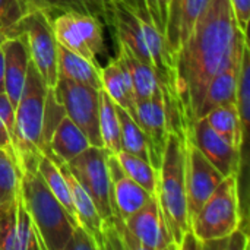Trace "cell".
<instances>
[{
    "mask_svg": "<svg viewBox=\"0 0 250 250\" xmlns=\"http://www.w3.org/2000/svg\"><path fill=\"white\" fill-rule=\"evenodd\" d=\"M37 170H38L40 176L42 177L45 186L54 195V198L64 207V209L69 212V215L76 221V214H75V207L72 202L69 185H67L60 167L51 158H48L47 155H42L40 163H38Z\"/></svg>",
    "mask_w": 250,
    "mask_h": 250,
    "instance_id": "cell-28",
    "label": "cell"
},
{
    "mask_svg": "<svg viewBox=\"0 0 250 250\" xmlns=\"http://www.w3.org/2000/svg\"><path fill=\"white\" fill-rule=\"evenodd\" d=\"M98 250L97 249V245L95 242L92 240V237L81 227V226H76L73 229V233L66 245L64 250Z\"/></svg>",
    "mask_w": 250,
    "mask_h": 250,
    "instance_id": "cell-34",
    "label": "cell"
},
{
    "mask_svg": "<svg viewBox=\"0 0 250 250\" xmlns=\"http://www.w3.org/2000/svg\"><path fill=\"white\" fill-rule=\"evenodd\" d=\"M51 28L57 44L98 64L105 56L103 19L83 12H62L51 16Z\"/></svg>",
    "mask_w": 250,
    "mask_h": 250,
    "instance_id": "cell-9",
    "label": "cell"
},
{
    "mask_svg": "<svg viewBox=\"0 0 250 250\" xmlns=\"http://www.w3.org/2000/svg\"><path fill=\"white\" fill-rule=\"evenodd\" d=\"M0 250H19L16 237V199L0 208Z\"/></svg>",
    "mask_w": 250,
    "mask_h": 250,
    "instance_id": "cell-32",
    "label": "cell"
},
{
    "mask_svg": "<svg viewBox=\"0 0 250 250\" xmlns=\"http://www.w3.org/2000/svg\"><path fill=\"white\" fill-rule=\"evenodd\" d=\"M107 164L110 174V204L114 215L113 229L120 239L123 221L133 212L141 209L154 195L148 193L144 188H141L138 183L126 176L116 155L108 154Z\"/></svg>",
    "mask_w": 250,
    "mask_h": 250,
    "instance_id": "cell-14",
    "label": "cell"
},
{
    "mask_svg": "<svg viewBox=\"0 0 250 250\" xmlns=\"http://www.w3.org/2000/svg\"><path fill=\"white\" fill-rule=\"evenodd\" d=\"M242 218L237 174H230L224 177L190 220V230L202 245L208 240L226 237L240 229Z\"/></svg>",
    "mask_w": 250,
    "mask_h": 250,
    "instance_id": "cell-7",
    "label": "cell"
},
{
    "mask_svg": "<svg viewBox=\"0 0 250 250\" xmlns=\"http://www.w3.org/2000/svg\"><path fill=\"white\" fill-rule=\"evenodd\" d=\"M117 117L120 123V139H122V151L130 152L141 158H145L151 163V144L144 130L135 122L132 114L120 107L116 105Z\"/></svg>",
    "mask_w": 250,
    "mask_h": 250,
    "instance_id": "cell-27",
    "label": "cell"
},
{
    "mask_svg": "<svg viewBox=\"0 0 250 250\" xmlns=\"http://www.w3.org/2000/svg\"><path fill=\"white\" fill-rule=\"evenodd\" d=\"M0 149L4 151L9 157H12L16 163V154H15V148L12 144V138L6 129L4 123L1 122V119H0Z\"/></svg>",
    "mask_w": 250,
    "mask_h": 250,
    "instance_id": "cell-36",
    "label": "cell"
},
{
    "mask_svg": "<svg viewBox=\"0 0 250 250\" xmlns=\"http://www.w3.org/2000/svg\"><path fill=\"white\" fill-rule=\"evenodd\" d=\"M98 126L103 148L108 154H117L122 151L120 139V123L117 117L116 104L107 95L104 89H100V111H98Z\"/></svg>",
    "mask_w": 250,
    "mask_h": 250,
    "instance_id": "cell-25",
    "label": "cell"
},
{
    "mask_svg": "<svg viewBox=\"0 0 250 250\" xmlns=\"http://www.w3.org/2000/svg\"><path fill=\"white\" fill-rule=\"evenodd\" d=\"M130 114L149 139L151 164L158 170L168 133H171L163 88L148 98H136Z\"/></svg>",
    "mask_w": 250,
    "mask_h": 250,
    "instance_id": "cell-13",
    "label": "cell"
},
{
    "mask_svg": "<svg viewBox=\"0 0 250 250\" xmlns=\"http://www.w3.org/2000/svg\"><path fill=\"white\" fill-rule=\"evenodd\" d=\"M125 1H126V3H127V0H125Z\"/></svg>",
    "mask_w": 250,
    "mask_h": 250,
    "instance_id": "cell-40",
    "label": "cell"
},
{
    "mask_svg": "<svg viewBox=\"0 0 250 250\" xmlns=\"http://www.w3.org/2000/svg\"><path fill=\"white\" fill-rule=\"evenodd\" d=\"M53 92L63 107L64 114L83 132L89 144L103 148L98 126L100 89L64 78H57Z\"/></svg>",
    "mask_w": 250,
    "mask_h": 250,
    "instance_id": "cell-11",
    "label": "cell"
},
{
    "mask_svg": "<svg viewBox=\"0 0 250 250\" xmlns=\"http://www.w3.org/2000/svg\"><path fill=\"white\" fill-rule=\"evenodd\" d=\"M204 117L220 136L227 139L240 152L243 151L245 142L242 139L240 122H239V113L236 104H224V105L214 107Z\"/></svg>",
    "mask_w": 250,
    "mask_h": 250,
    "instance_id": "cell-26",
    "label": "cell"
},
{
    "mask_svg": "<svg viewBox=\"0 0 250 250\" xmlns=\"http://www.w3.org/2000/svg\"><path fill=\"white\" fill-rule=\"evenodd\" d=\"M91 146L83 132L64 114L54 127L44 155L54 163H69Z\"/></svg>",
    "mask_w": 250,
    "mask_h": 250,
    "instance_id": "cell-20",
    "label": "cell"
},
{
    "mask_svg": "<svg viewBox=\"0 0 250 250\" xmlns=\"http://www.w3.org/2000/svg\"><path fill=\"white\" fill-rule=\"evenodd\" d=\"M234 19L237 22L239 29L248 35V28H249L250 19V0H230Z\"/></svg>",
    "mask_w": 250,
    "mask_h": 250,
    "instance_id": "cell-35",
    "label": "cell"
},
{
    "mask_svg": "<svg viewBox=\"0 0 250 250\" xmlns=\"http://www.w3.org/2000/svg\"><path fill=\"white\" fill-rule=\"evenodd\" d=\"M208 0H171L164 25V41L173 57L192 34ZM173 66V64H171Z\"/></svg>",
    "mask_w": 250,
    "mask_h": 250,
    "instance_id": "cell-16",
    "label": "cell"
},
{
    "mask_svg": "<svg viewBox=\"0 0 250 250\" xmlns=\"http://www.w3.org/2000/svg\"><path fill=\"white\" fill-rule=\"evenodd\" d=\"M19 35L26 48L31 62L40 72L48 88L57 82V41L51 28V15L44 10L25 13L9 37Z\"/></svg>",
    "mask_w": 250,
    "mask_h": 250,
    "instance_id": "cell-8",
    "label": "cell"
},
{
    "mask_svg": "<svg viewBox=\"0 0 250 250\" xmlns=\"http://www.w3.org/2000/svg\"><path fill=\"white\" fill-rule=\"evenodd\" d=\"M120 240L126 250L176 249L155 195L123 221Z\"/></svg>",
    "mask_w": 250,
    "mask_h": 250,
    "instance_id": "cell-10",
    "label": "cell"
},
{
    "mask_svg": "<svg viewBox=\"0 0 250 250\" xmlns=\"http://www.w3.org/2000/svg\"><path fill=\"white\" fill-rule=\"evenodd\" d=\"M108 152L100 146H88L83 152L66 163L83 190L94 201L104 221V250L122 249L120 239L113 229V209L110 204V174L107 164Z\"/></svg>",
    "mask_w": 250,
    "mask_h": 250,
    "instance_id": "cell-6",
    "label": "cell"
},
{
    "mask_svg": "<svg viewBox=\"0 0 250 250\" xmlns=\"http://www.w3.org/2000/svg\"><path fill=\"white\" fill-rule=\"evenodd\" d=\"M100 64H95L79 54L57 44V75L82 85H88L94 89H103Z\"/></svg>",
    "mask_w": 250,
    "mask_h": 250,
    "instance_id": "cell-22",
    "label": "cell"
},
{
    "mask_svg": "<svg viewBox=\"0 0 250 250\" xmlns=\"http://www.w3.org/2000/svg\"><path fill=\"white\" fill-rule=\"evenodd\" d=\"M4 63V92L13 107H16L26 78L29 54L23 40L19 35L6 38L1 45Z\"/></svg>",
    "mask_w": 250,
    "mask_h": 250,
    "instance_id": "cell-18",
    "label": "cell"
},
{
    "mask_svg": "<svg viewBox=\"0 0 250 250\" xmlns=\"http://www.w3.org/2000/svg\"><path fill=\"white\" fill-rule=\"evenodd\" d=\"M127 4L129 6H132L142 18H145V19H148V21H151L152 22V19H151V16H149V12H148V7H146V1L145 0H127Z\"/></svg>",
    "mask_w": 250,
    "mask_h": 250,
    "instance_id": "cell-37",
    "label": "cell"
},
{
    "mask_svg": "<svg viewBox=\"0 0 250 250\" xmlns=\"http://www.w3.org/2000/svg\"><path fill=\"white\" fill-rule=\"evenodd\" d=\"M19 193L28 209L42 250H64L76 221L45 186L38 170L21 176Z\"/></svg>",
    "mask_w": 250,
    "mask_h": 250,
    "instance_id": "cell-5",
    "label": "cell"
},
{
    "mask_svg": "<svg viewBox=\"0 0 250 250\" xmlns=\"http://www.w3.org/2000/svg\"><path fill=\"white\" fill-rule=\"evenodd\" d=\"M56 164L60 167V170L69 185L78 226H81L92 237V240L97 245V249L104 250V221H103L94 201L83 190V188L79 185V182L75 179V176L69 171L66 163H56Z\"/></svg>",
    "mask_w": 250,
    "mask_h": 250,
    "instance_id": "cell-17",
    "label": "cell"
},
{
    "mask_svg": "<svg viewBox=\"0 0 250 250\" xmlns=\"http://www.w3.org/2000/svg\"><path fill=\"white\" fill-rule=\"evenodd\" d=\"M192 142L208 158V161L224 176L237 174L242 168V152L233 146L227 139L220 136L207 122L205 117H199L190 133H188Z\"/></svg>",
    "mask_w": 250,
    "mask_h": 250,
    "instance_id": "cell-15",
    "label": "cell"
},
{
    "mask_svg": "<svg viewBox=\"0 0 250 250\" xmlns=\"http://www.w3.org/2000/svg\"><path fill=\"white\" fill-rule=\"evenodd\" d=\"M16 237L19 250H42L32 218L25 208L21 193L16 196Z\"/></svg>",
    "mask_w": 250,
    "mask_h": 250,
    "instance_id": "cell-31",
    "label": "cell"
},
{
    "mask_svg": "<svg viewBox=\"0 0 250 250\" xmlns=\"http://www.w3.org/2000/svg\"><path fill=\"white\" fill-rule=\"evenodd\" d=\"M185 135L168 133L158 168L155 196L176 249L190 230L185 180Z\"/></svg>",
    "mask_w": 250,
    "mask_h": 250,
    "instance_id": "cell-4",
    "label": "cell"
},
{
    "mask_svg": "<svg viewBox=\"0 0 250 250\" xmlns=\"http://www.w3.org/2000/svg\"><path fill=\"white\" fill-rule=\"evenodd\" d=\"M157 1V9H158V15H160V21L163 25V31H164V25H166V19H167V13H168V6L171 0H155Z\"/></svg>",
    "mask_w": 250,
    "mask_h": 250,
    "instance_id": "cell-38",
    "label": "cell"
},
{
    "mask_svg": "<svg viewBox=\"0 0 250 250\" xmlns=\"http://www.w3.org/2000/svg\"><path fill=\"white\" fill-rule=\"evenodd\" d=\"M185 155L188 214L189 220H192L224 180V176L208 161L189 135H185Z\"/></svg>",
    "mask_w": 250,
    "mask_h": 250,
    "instance_id": "cell-12",
    "label": "cell"
},
{
    "mask_svg": "<svg viewBox=\"0 0 250 250\" xmlns=\"http://www.w3.org/2000/svg\"><path fill=\"white\" fill-rule=\"evenodd\" d=\"M23 16L19 0H0V45Z\"/></svg>",
    "mask_w": 250,
    "mask_h": 250,
    "instance_id": "cell-33",
    "label": "cell"
},
{
    "mask_svg": "<svg viewBox=\"0 0 250 250\" xmlns=\"http://www.w3.org/2000/svg\"><path fill=\"white\" fill-rule=\"evenodd\" d=\"M105 22L113 28L116 42L125 44L141 62L152 66L161 82H170L173 60L163 32L151 21L125 0H105Z\"/></svg>",
    "mask_w": 250,
    "mask_h": 250,
    "instance_id": "cell-2",
    "label": "cell"
},
{
    "mask_svg": "<svg viewBox=\"0 0 250 250\" xmlns=\"http://www.w3.org/2000/svg\"><path fill=\"white\" fill-rule=\"evenodd\" d=\"M114 155L129 179H132L135 183H138L141 188H144L148 193L155 195L158 170L154 168L148 160L141 158V157L133 155L126 151H120Z\"/></svg>",
    "mask_w": 250,
    "mask_h": 250,
    "instance_id": "cell-29",
    "label": "cell"
},
{
    "mask_svg": "<svg viewBox=\"0 0 250 250\" xmlns=\"http://www.w3.org/2000/svg\"><path fill=\"white\" fill-rule=\"evenodd\" d=\"M23 15L32 10H44L59 15L62 12H83L105 21V0H19Z\"/></svg>",
    "mask_w": 250,
    "mask_h": 250,
    "instance_id": "cell-24",
    "label": "cell"
},
{
    "mask_svg": "<svg viewBox=\"0 0 250 250\" xmlns=\"http://www.w3.org/2000/svg\"><path fill=\"white\" fill-rule=\"evenodd\" d=\"M48 86L29 59L22 94L15 107L13 148L23 173H35L44 155V107Z\"/></svg>",
    "mask_w": 250,
    "mask_h": 250,
    "instance_id": "cell-3",
    "label": "cell"
},
{
    "mask_svg": "<svg viewBox=\"0 0 250 250\" xmlns=\"http://www.w3.org/2000/svg\"><path fill=\"white\" fill-rule=\"evenodd\" d=\"M245 45H243V48H245ZM243 48L240 51H237L233 56V59L230 60V63L209 81V83L205 89L202 104L199 107L198 119L204 117L214 107L224 105V104H236L237 79H239V73H240Z\"/></svg>",
    "mask_w": 250,
    "mask_h": 250,
    "instance_id": "cell-19",
    "label": "cell"
},
{
    "mask_svg": "<svg viewBox=\"0 0 250 250\" xmlns=\"http://www.w3.org/2000/svg\"><path fill=\"white\" fill-rule=\"evenodd\" d=\"M21 176V170L15 160L0 149V208L16 199Z\"/></svg>",
    "mask_w": 250,
    "mask_h": 250,
    "instance_id": "cell-30",
    "label": "cell"
},
{
    "mask_svg": "<svg viewBox=\"0 0 250 250\" xmlns=\"http://www.w3.org/2000/svg\"><path fill=\"white\" fill-rule=\"evenodd\" d=\"M248 42L234 19L230 0H208L192 34L173 57L170 89L176 98L185 135L198 120L209 81Z\"/></svg>",
    "mask_w": 250,
    "mask_h": 250,
    "instance_id": "cell-1",
    "label": "cell"
},
{
    "mask_svg": "<svg viewBox=\"0 0 250 250\" xmlns=\"http://www.w3.org/2000/svg\"><path fill=\"white\" fill-rule=\"evenodd\" d=\"M0 92H4V63H3L1 48H0Z\"/></svg>",
    "mask_w": 250,
    "mask_h": 250,
    "instance_id": "cell-39",
    "label": "cell"
},
{
    "mask_svg": "<svg viewBox=\"0 0 250 250\" xmlns=\"http://www.w3.org/2000/svg\"><path fill=\"white\" fill-rule=\"evenodd\" d=\"M116 59L129 72L136 98H148L161 91L163 82H161L157 70L152 66L141 62L125 44L117 42Z\"/></svg>",
    "mask_w": 250,
    "mask_h": 250,
    "instance_id": "cell-21",
    "label": "cell"
},
{
    "mask_svg": "<svg viewBox=\"0 0 250 250\" xmlns=\"http://www.w3.org/2000/svg\"><path fill=\"white\" fill-rule=\"evenodd\" d=\"M100 76L103 89L113 100V103L130 113L136 97L126 67L114 57L110 59L108 63L100 69Z\"/></svg>",
    "mask_w": 250,
    "mask_h": 250,
    "instance_id": "cell-23",
    "label": "cell"
}]
</instances>
